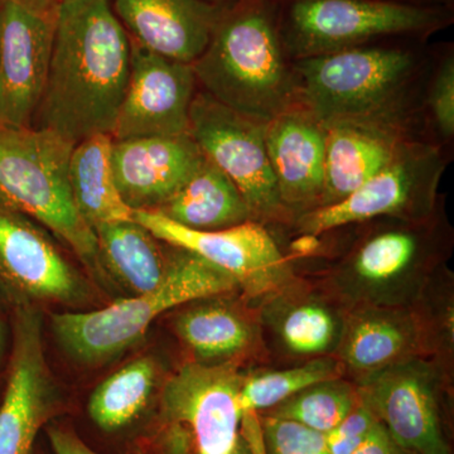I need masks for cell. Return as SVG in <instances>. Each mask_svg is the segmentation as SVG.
I'll list each match as a JSON object with an SVG mask.
<instances>
[{"label": "cell", "mask_w": 454, "mask_h": 454, "mask_svg": "<svg viewBox=\"0 0 454 454\" xmlns=\"http://www.w3.org/2000/svg\"><path fill=\"white\" fill-rule=\"evenodd\" d=\"M446 199L423 219L380 217L317 235V286L346 309L417 303L452 255Z\"/></svg>", "instance_id": "cell-1"}, {"label": "cell", "mask_w": 454, "mask_h": 454, "mask_svg": "<svg viewBox=\"0 0 454 454\" xmlns=\"http://www.w3.org/2000/svg\"><path fill=\"white\" fill-rule=\"evenodd\" d=\"M129 74V35L110 0L61 3L35 128L55 131L74 145L112 134Z\"/></svg>", "instance_id": "cell-2"}, {"label": "cell", "mask_w": 454, "mask_h": 454, "mask_svg": "<svg viewBox=\"0 0 454 454\" xmlns=\"http://www.w3.org/2000/svg\"><path fill=\"white\" fill-rule=\"evenodd\" d=\"M430 57L429 40L387 37L298 59L294 61L297 101L324 122L339 119L393 122L419 131L429 142L422 101Z\"/></svg>", "instance_id": "cell-3"}, {"label": "cell", "mask_w": 454, "mask_h": 454, "mask_svg": "<svg viewBox=\"0 0 454 454\" xmlns=\"http://www.w3.org/2000/svg\"><path fill=\"white\" fill-rule=\"evenodd\" d=\"M192 67L200 90L244 115L269 121L297 103L294 61L284 50L274 0L225 9Z\"/></svg>", "instance_id": "cell-4"}, {"label": "cell", "mask_w": 454, "mask_h": 454, "mask_svg": "<svg viewBox=\"0 0 454 454\" xmlns=\"http://www.w3.org/2000/svg\"><path fill=\"white\" fill-rule=\"evenodd\" d=\"M73 142L49 129H0V207L28 217L103 277L97 236L80 215L68 177Z\"/></svg>", "instance_id": "cell-5"}, {"label": "cell", "mask_w": 454, "mask_h": 454, "mask_svg": "<svg viewBox=\"0 0 454 454\" xmlns=\"http://www.w3.org/2000/svg\"><path fill=\"white\" fill-rule=\"evenodd\" d=\"M168 247L169 268L154 291L115 301L106 309L52 316L59 346L82 364L106 363L131 348L154 319L186 303L239 291L231 277L195 254Z\"/></svg>", "instance_id": "cell-6"}, {"label": "cell", "mask_w": 454, "mask_h": 454, "mask_svg": "<svg viewBox=\"0 0 454 454\" xmlns=\"http://www.w3.org/2000/svg\"><path fill=\"white\" fill-rule=\"evenodd\" d=\"M278 29L292 61L330 55L381 38L429 40L450 28L454 11L400 0H274Z\"/></svg>", "instance_id": "cell-7"}, {"label": "cell", "mask_w": 454, "mask_h": 454, "mask_svg": "<svg viewBox=\"0 0 454 454\" xmlns=\"http://www.w3.org/2000/svg\"><path fill=\"white\" fill-rule=\"evenodd\" d=\"M452 160V154L432 143H406L378 175L345 200L301 215L274 232L321 235L380 217L423 219L446 199L439 184Z\"/></svg>", "instance_id": "cell-8"}, {"label": "cell", "mask_w": 454, "mask_h": 454, "mask_svg": "<svg viewBox=\"0 0 454 454\" xmlns=\"http://www.w3.org/2000/svg\"><path fill=\"white\" fill-rule=\"evenodd\" d=\"M267 122L235 112L199 89L188 134L205 157L234 182L253 221L269 229H286L293 219L280 200L269 162Z\"/></svg>", "instance_id": "cell-9"}, {"label": "cell", "mask_w": 454, "mask_h": 454, "mask_svg": "<svg viewBox=\"0 0 454 454\" xmlns=\"http://www.w3.org/2000/svg\"><path fill=\"white\" fill-rule=\"evenodd\" d=\"M133 219L162 243L195 254L231 277L250 303L258 304L298 277L276 235L255 221L200 231L154 211H133Z\"/></svg>", "instance_id": "cell-10"}, {"label": "cell", "mask_w": 454, "mask_h": 454, "mask_svg": "<svg viewBox=\"0 0 454 454\" xmlns=\"http://www.w3.org/2000/svg\"><path fill=\"white\" fill-rule=\"evenodd\" d=\"M447 379L443 361L413 357L355 384L361 402L406 454H450L441 409Z\"/></svg>", "instance_id": "cell-11"}, {"label": "cell", "mask_w": 454, "mask_h": 454, "mask_svg": "<svg viewBox=\"0 0 454 454\" xmlns=\"http://www.w3.org/2000/svg\"><path fill=\"white\" fill-rule=\"evenodd\" d=\"M452 346L438 313L420 297L411 306L348 309L334 357L357 381L408 358L448 360Z\"/></svg>", "instance_id": "cell-12"}, {"label": "cell", "mask_w": 454, "mask_h": 454, "mask_svg": "<svg viewBox=\"0 0 454 454\" xmlns=\"http://www.w3.org/2000/svg\"><path fill=\"white\" fill-rule=\"evenodd\" d=\"M57 0H0V129L31 128L55 44Z\"/></svg>", "instance_id": "cell-13"}, {"label": "cell", "mask_w": 454, "mask_h": 454, "mask_svg": "<svg viewBox=\"0 0 454 454\" xmlns=\"http://www.w3.org/2000/svg\"><path fill=\"white\" fill-rule=\"evenodd\" d=\"M245 372L235 363H187L170 376L160 414L173 441L192 442L197 454H227L240 438L239 403Z\"/></svg>", "instance_id": "cell-14"}, {"label": "cell", "mask_w": 454, "mask_h": 454, "mask_svg": "<svg viewBox=\"0 0 454 454\" xmlns=\"http://www.w3.org/2000/svg\"><path fill=\"white\" fill-rule=\"evenodd\" d=\"M12 343L0 396V454H32L35 438L56 408L35 306L11 310Z\"/></svg>", "instance_id": "cell-15"}, {"label": "cell", "mask_w": 454, "mask_h": 454, "mask_svg": "<svg viewBox=\"0 0 454 454\" xmlns=\"http://www.w3.org/2000/svg\"><path fill=\"white\" fill-rule=\"evenodd\" d=\"M130 40V74L112 130L113 140L188 134L199 85L192 65Z\"/></svg>", "instance_id": "cell-16"}, {"label": "cell", "mask_w": 454, "mask_h": 454, "mask_svg": "<svg viewBox=\"0 0 454 454\" xmlns=\"http://www.w3.org/2000/svg\"><path fill=\"white\" fill-rule=\"evenodd\" d=\"M0 283L12 306L82 304L90 288L35 221L0 207Z\"/></svg>", "instance_id": "cell-17"}, {"label": "cell", "mask_w": 454, "mask_h": 454, "mask_svg": "<svg viewBox=\"0 0 454 454\" xmlns=\"http://www.w3.org/2000/svg\"><path fill=\"white\" fill-rule=\"evenodd\" d=\"M265 349L309 361L334 356L348 309L306 278H295L256 304Z\"/></svg>", "instance_id": "cell-18"}, {"label": "cell", "mask_w": 454, "mask_h": 454, "mask_svg": "<svg viewBox=\"0 0 454 454\" xmlns=\"http://www.w3.org/2000/svg\"><path fill=\"white\" fill-rule=\"evenodd\" d=\"M265 145L280 200L293 221L321 207L325 162L324 121L297 101L267 122Z\"/></svg>", "instance_id": "cell-19"}, {"label": "cell", "mask_w": 454, "mask_h": 454, "mask_svg": "<svg viewBox=\"0 0 454 454\" xmlns=\"http://www.w3.org/2000/svg\"><path fill=\"white\" fill-rule=\"evenodd\" d=\"M205 160L190 134L113 140L114 181L131 211L157 210Z\"/></svg>", "instance_id": "cell-20"}, {"label": "cell", "mask_w": 454, "mask_h": 454, "mask_svg": "<svg viewBox=\"0 0 454 454\" xmlns=\"http://www.w3.org/2000/svg\"><path fill=\"white\" fill-rule=\"evenodd\" d=\"M324 124L325 162L321 207L354 193L378 175L406 143L428 142L419 131L393 122L339 119Z\"/></svg>", "instance_id": "cell-21"}, {"label": "cell", "mask_w": 454, "mask_h": 454, "mask_svg": "<svg viewBox=\"0 0 454 454\" xmlns=\"http://www.w3.org/2000/svg\"><path fill=\"white\" fill-rule=\"evenodd\" d=\"M129 37L158 55L192 65L225 9L202 0H110Z\"/></svg>", "instance_id": "cell-22"}, {"label": "cell", "mask_w": 454, "mask_h": 454, "mask_svg": "<svg viewBox=\"0 0 454 454\" xmlns=\"http://www.w3.org/2000/svg\"><path fill=\"white\" fill-rule=\"evenodd\" d=\"M223 297L195 301L176 317V334L196 363L240 365L244 358L268 355L258 309H253L250 301L243 307Z\"/></svg>", "instance_id": "cell-23"}, {"label": "cell", "mask_w": 454, "mask_h": 454, "mask_svg": "<svg viewBox=\"0 0 454 454\" xmlns=\"http://www.w3.org/2000/svg\"><path fill=\"white\" fill-rule=\"evenodd\" d=\"M98 260L131 294L154 291L169 268L168 247L136 220L115 221L94 227Z\"/></svg>", "instance_id": "cell-24"}, {"label": "cell", "mask_w": 454, "mask_h": 454, "mask_svg": "<svg viewBox=\"0 0 454 454\" xmlns=\"http://www.w3.org/2000/svg\"><path fill=\"white\" fill-rule=\"evenodd\" d=\"M154 212L200 231H216L252 220L239 188L207 158L195 175Z\"/></svg>", "instance_id": "cell-25"}, {"label": "cell", "mask_w": 454, "mask_h": 454, "mask_svg": "<svg viewBox=\"0 0 454 454\" xmlns=\"http://www.w3.org/2000/svg\"><path fill=\"white\" fill-rule=\"evenodd\" d=\"M113 138L98 134L74 145L68 167L71 191L80 215L92 230L101 223L133 219L114 181Z\"/></svg>", "instance_id": "cell-26"}, {"label": "cell", "mask_w": 454, "mask_h": 454, "mask_svg": "<svg viewBox=\"0 0 454 454\" xmlns=\"http://www.w3.org/2000/svg\"><path fill=\"white\" fill-rule=\"evenodd\" d=\"M152 357L131 361L101 382L89 400V414L101 429H121L133 422L148 404L157 381Z\"/></svg>", "instance_id": "cell-27"}, {"label": "cell", "mask_w": 454, "mask_h": 454, "mask_svg": "<svg viewBox=\"0 0 454 454\" xmlns=\"http://www.w3.org/2000/svg\"><path fill=\"white\" fill-rule=\"evenodd\" d=\"M343 376L345 370L334 356L316 357L284 369L245 372L239 403L243 415L270 411L312 385Z\"/></svg>", "instance_id": "cell-28"}, {"label": "cell", "mask_w": 454, "mask_h": 454, "mask_svg": "<svg viewBox=\"0 0 454 454\" xmlns=\"http://www.w3.org/2000/svg\"><path fill=\"white\" fill-rule=\"evenodd\" d=\"M360 402L356 384L343 378L312 385L274 406L268 415L293 420L327 434Z\"/></svg>", "instance_id": "cell-29"}, {"label": "cell", "mask_w": 454, "mask_h": 454, "mask_svg": "<svg viewBox=\"0 0 454 454\" xmlns=\"http://www.w3.org/2000/svg\"><path fill=\"white\" fill-rule=\"evenodd\" d=\"M422 116L429 142L454 155V43H432Z\"/></svg>", "instance_id": "cell-30"}, {"label": "cell", "mask_w": 454, "mask_h": 454, "mask_svg": "<svg viewBox=\"0 0 454 454\" xmlns=\"http://www.w3.org/2000/svg\"><path fill=\"white\" fill-rule=\"evenodd\" d=\"M260 427L269 454H330L325 434L303 424L265 414Z\"/></svg>", "instance_id": "cell-31"}, {"label": "cell", "mask_w": 454, "mask_h": 454, "mask_svg": "<svg viewBox=\"0 0 454 454\" xmlns=\"http://www.w3.org/2000/svg\"><path fill=\"white\" fill-rule=\"evenodd\" d=\"M378 422V418L360 399L354 411L336 428L325 434L328 452L330 454L354 453L366 441Z\"/></svg>", "instance_id": "cell-32"}, {"label": "cell", "mask_w": 454, "mask_h": 454, "mask_svg": "<svg viewBox=\"0 0 454 454\" xmlns=\"http://www.w3.org/2000/svg\"><path fill=\"white\" fill-rule=\"evenodd\" d=\"M51 447L56 454H98L70 429L49 427L47 428Z\"/></svg>", "instance_id": "cell-33"}, {"label": "cell", "mask_w": 454, "mask_h": 454, "mask_svg": "<svg viewBox=\"0 0 454 454\" xmlns=\"http://www.w3.org/2000/svg\"><path fill=\"white\" fill-rule=\"evenodd\" d=\"M352 454H406L380 422L375 424L366 441Z\"/></svg>", "instance_id": "cell-34"}, {"label": "cell", "mask_w": 454, "mask_h": 454, "mask_svg": "<svg viewBox=\"0 0 454 454\" xmlns=\"http://www.w3.org/2000/svg\"><path fill=\"white\" fill-rule=\"evenodd\" d=\"M2 313L0 312V372L7 369L9 352H11V345L9 343V333L7 322L3 319Z\"/></svg>", "instance_id": "cell-35"}, {"label": "cell", "mask_w": 454, "mask_h": 454, "mask_svg": "<svg viewBox=\"0 0 454 454\" xmlns=\"http://www.w3.org/2000/svg\"><path fill=\"white\" fill-rule=\"evenodd\" d=\"M406 4L422 8H443L454 11V0H400Z\"/></svg>", "instance_id": "cell-36"}, {"label": "cell", "mask_w": 454, "mask_h": 454, "mask_svg": "<svg viewBox=\"0 0 454 454\" xmlns=\"http://www.w3.org/2000/svg\"><path fill=\"white\" fill-rule=\"evenodd\" d=\"M12 309H13V306H12L11 298H9L3 284L0 283V312H4V310L11 312Z\"/></svg>", "instance_id": "cell-37"}, {"label": "cell", "mask_w": 454, "mask_h": 454, "mask_svg": "<svg viewBox=\"0 0 454 454\" xmlns=\"http://www.w3.org/2000/svg\"><path fill=\"white\" fill-rule=\"evenodd\" d=\"M227 454H253L252 450H250L249 446H247V442L243 437L239 438V441L236 442L235 447L232 448Z\"/></svg>", "instance_id": "cell-38"}, {"label": "cell", "mask_w": 454, "mask_h": 454, "mask_svg": "<svg viewBox=\"0 0 454 454\" xmlns=\"http://www.w3.org/2000/svg\"><path fill=\"white\" fill-rule=\"evenodd\" d=\"M202 2L208 3V4L216 5V7L227 9L232 7V5H234L235 3H238L239 0H202Z\"/></svg>", "instance_id": "cell-39"}, {"label": "cell", "mask_w": 454, "mask_h": 454, "mask_svg": "<svg viewBox=\"0 0 454 454\" xmlns=\"http://www.w3.org/2000/svg\"><path fill=\"white\" fill-rule=\"evenodd\" d=\"M57 2H59V3H64V2H67V0H57Z\"/></svg>", "instance_id": "cell-40"}]
</instances>
